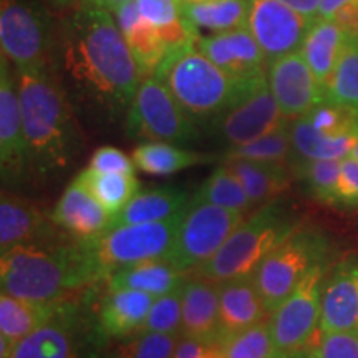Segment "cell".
Returning <instances> with one entry per match:
<instances>
[{
	"label": "cell",
	"mask_w": 358,
	"mask_h": 358,
	"mask_svg": "<svg viewBox=\"0 0 358 358\" xmlns=\"http://www.w3.org/2000/svg\"><path fill=\"white\" fill-rule=\"evenodd\" d=\"M110 13L78 3L62 27L55 60L75 96L115 122L128 113L143 78Z\"/></svg>",
	"instance_id": "6da1fadb"
},
{
	"label": "cell",
	"mask_w": 358,
	"mask_h": 358,
	"mask_svg": "<svg viewBox=\"0 0 358 358\" xmlns=\"http://www.w3.org/2000/svg\"><path fill=\"white\" fill-rule=\"evenodd\" d=\"M27 145V168L40 176L64 171L82 148L69 93L55 69L15 70Z\"/></svg>",
	"instance_id": "7a4b0ae2"
},
{
	"label": "cell",
	"mask_w": 358,
	"mask_h": 358,
	"mask_svg": "<svg viewBox=\"0 0 358 358\" xmlns=\"http://www.w3.org/2000/svg\"><path fill=\"white\" fill-rule=\"evenodd\" d=\"M92 266L78 239L73 243L40 241L2 252L0 287L13 297L35 302H58L95 284Z\"/></svg>",
	"instance_id": "3957f363"
},
{
	"label": "cell",
	"mask_w": 358,
	"mask_h": 358,
	"mask_svg": "<svg viewBox=\"0 0 358 358\" xmlns=\"http://www.w3.org/2000/svg\"><path fill=\"white\" fill-rule=\"evenodd\" d=\"M267 75V73H266ZM166 85L196 124H211L234 103L250 83H239L199 52L196 43L174 48L155 75ZM259 80V78H257Z\"/></svg>",
	"instance_id": "277c9868"
},
{
	"label": "cell",
	"mask_w": 358,
	"mask_h": 358,
	"mask_svg": "<svg viewBox=\"0 0 358 358\" xmlns=\"http://www.w3.org/2000/svg\"><path fill=\"white\" fill-rule=\"evenodd\" d=\"M299 229V219L280 203H268L243 221L194 275L214 282L250 277L264 259Z\"/></svg>",
	"instance_id": "5b68a950"
},
{
	"label": "cell",
	"mask_w": 358,
	"mask_h": 358,
	"mask_svg": "<svg viewBox=\"0 0 358 358\" xmlns=\"http://www.w3.org/2000/svg\"><path fill=\"white\" fill-rule=\"evenodd\" d=\"M182 213L166 221L118 226L92 239L80 241L95 280L105 282L120 268L168 257Z\"/></svg>",
	"instance_id": "8992f818"
},
{
	"label": "cell",
	"mask_w": 358,
	"mask_h": 358,
	"mask_svg": "<svg viewBox=\"0 0 358 358\" xmlns=\"http://www.w3.org/2000/svg\"><path fill=\"white\" fill-rule=\"evenodd\" d=\"M327 237L319 231L297 229L259 264L252 280L268 315L317 264L325 262Z\"/></svg>",
	"instance_id": "52a82bcc"
},
{
	"label": "cell",
	"mask_w": 358,
	"mask_h": 358,
	"mask_svg": "<svg viewBox=\"0 0 358 358\" xmlns=\"http://www.w3.org/2000/svg\"><path fill=\"white\" fill-rule=\"evenodd\" d=\"M0 47L15 70H48L55 65L58 40L42 8L24 0H2Z\"/></svg>",
	"instance_id": "ba28073f"
},
{
	"label": "cell",
	"mask_w": 358,
	"mask_h": 358,
	"mask_svg": "<svg viewBox=\"0 0 358 358\" xmlns=\"http://www.w3.org/2000/svg\"><path fill=\"white\" fill-rule=\"evenodd\" d=\"M292 164L307 159H345L358 143V113L324 100L290 123Z\"/></svg>",
	"instance_id": "9c48e42d"
},
{
	"label": "cell",
	"mask_w": 358,
	"mask_h": 358,
	"mask_svg": "<svg viewBox=\"0 0 358 358\" xmlns=\"http://www.w3.org/2000/svg\"><path fill=\"white\" fill-rule=\"evenodd\" d=\"M245 214L192 199L181 216L168 261L189 272L208 262L227 237L244 221Z\"/></svg>",
	"instance_id": "30bf717a"
},
{
	"label": "cell",
	"mask_w": 358,
	"mask_h": 358,
	"mask_svg": "<svg viewBox=\"0 0 358 358\" xmlns=\"http://www.w3.org/2000/svg\"><path fill=\"white\" fill-rule=\"evenodd\" d=\"M127 133L131 140L174 145L191 143L199 136L196 123L156 77L141 80L127 113Z\"/></svg>",
	"instance_id": "8fae6325"
},
{
	"label": "cell",
	"mask_w": 358,
	"mask_h": 358,
	"mask_svg": "<svg viewBox=\"0 0 358 358\" xmlns=\"http://www.w3.org/2000/svg\"><path fill=\"white\" fill-rule=\"evenodd\" d=\"M324 280L325 262H322L312 267L289 297L268 315V327L279 353L299 355L319 330Z\"/></svg>",
	"instance_id": "7c38bea8"
},
{
	"label": "cell",
	"mask_w": 358,
	"mask_h": 358,
	"mask_svg": "<svg viewBox=\"0 0 358 358\" xmlns=\"http://www.w3.org/2000/svg\"><path fill=\"white\" fill-rule=\"evenodd\" d=\"M290 120L282 113L264 75L241 93L211 128L229 148L245 145L275 131Z\"/></svg>",
	"instance_id": "4fadbf2b"
},
{
	"label": "cell",
	"mask_w": 358,
	"mask_h": 358,
	"mask_svg": "<svg viewBox=\"0 0 358 358\" xmlns=\"http://www.w3.org/2000/svg\"><path fill=\"white\" fill-rule=\"evenodd\" d=\"M92 343L101 347L96 334L87 332L82 307L65 299L50 319L13 347L10 358H87Z\"/></svg>",
	"instance_id": "5bb4252c"
},
{
	"label": "cell",
	"mask_w": 358,
	"mask_h": 358,
	"mask_svg": "<svg viewBox=\"0 0 358 358\" xmlns=\"http://www.w3.org/2000/svg\"><path fill=\"white\" fill-rule=\"evenodd\" d=\"M248 29L267 58V65L277 58L301 52L313 20L301 15L279 0H249Z\"/></svg>",
	"instance_id": "9a60e30c"
},
{
	"label": "cell",
	"mask_w": 358,
	"mask_h": 358,
	"mask_svg": "<svg viewBox=\"0 0 358 358\" xmlns=\"http://www.w3.org/2000/svg\"><path fill=\"white\" fill-rule=\"evenodd\" d=\"M267 83L282 113L289 120L306 115L325 100V90L301 52L280 57L267 65Z\"/></svg>",
	"instance_id": "2e32d148"
},
{
	"label": "cell",
	"mask_w": 358,
	"mask_h": 358,
	"mask_svg": "<svg viewBox=\"0 0 358 358\" xmlns=\"http://www.w3.org/2000/svg\"><path fill=\"white\" fill-rule=\"evenodd\" d=\"M196 47L239 83H250L267 73V58L248 27L199 37Z\"/></svg>",
	"instance_id": "e0dca14e"
},
{
	"label": "cell",
	"mask_w": 358,
	"mask_h": 358,
	"mask_svg": "<svg viewBox=\"0 0 358 358\" xmlns=\"http://www.w3.org/2000/svg\"><path fill=\"white\" fill-rule=\"evenodd\" d=\"M0 163L3 178L20 176L27 168L17 75L6 57L0 60Z\"/></svg>",
	"instance_id": "ac0fdd59"
},
{
	"label": "cell",
	"mask_w": 358,
	"mask_h": 358,
	"mask_svg": "<svg viewBox=\"0 0 358 358\" xmlns=\"http://www.w3.org/2000/svg\"><path fill=\"white\" fill-rule=\"evenodd\" d=\"M320 330L350 332L358 329V257L335 264L322 289Z\"/></svg>",
	"instance_id": "d6986e66"
},
{
	"label": "cell",
	"mask_w": 358,
	"mask_h": 358,
	"mask_svg": "<svg viewBox=\"0 0 358 358\" xmlns=\"http://www.w3.org/2000/svg\"><path fill=\"white\" fill-rule=\"evenodd\" d=\"M64 229L47 217L42 209L30 201L2 191L0 198V250L15 248L20 244L40 243V241H62Z\"/></svg>",
	"instance_id": "ffe728a7"
},
{
	"label": "cell",
	"mask_w": 358,
	"mask_h": 358,
	"mask_svg": "<svg viewBox=\"0 0 358 358\" xmlns=\"http://www.w3.org/2000/svg\"><path fill=\"white\" fill-rule=\"evenodd\" d=\"M155 299L141 290L106 289L98 306L95 322L100 345L140 332Z\"/></svg>",
	"instance_id": "44dd1931"
},
{
	"label": "cell",
	"mask_w": 358,
	"mask_h": 358,
	"mask_svg": "<svg viewBox=\"0 0 358 358\" xmlns=\"http://www.w3.org/2000/svg\"><path fill=\"white\" fill-rule=\"evenodd\" d=\"M111 217L113 216L77 179L66 186L52 213L53 222L78 241L100 236L110 227Z\"/></svg>",
	"instance_id": "7402d4cb"
},
{
	"label": "cell",
	"mask_w": 358,
	"mask_h": 358,
	"mask_svg": "<svg viewBox=\"0 0 358 358\" xmlns=\"http://www.w3.org/2000/svg\"><path fill=\"white\" fill-rule=\"evenodd\" d=\"M268 319L252 275L219 282V337L222 342Z\"/></svg>",
	"instance_id": "603a6c76"
},
{
	"label": "cell",
	"mask_w": 358,
	"mask_h": 358,
	"mask_svg": "<svg viewBox=\"0 0 358 358\" xmlns=\"http://www.w3.org/2000/svg\"><path fill=\"white\" fill-rule=\"evenodd\" d=\"M181 335L199 340H221L219 337V282L199 275L187 277L182 285Z\"/></svg>",
	"instance_id": "cb8c5ba5"
},
{
	"label": "cell",
	"mask_w": 358,
	"mask_h": 358,
	"mask_svg": "<svg viewBox=\"0 0 358 358\" xmlns=\"http://www.w3.org/2000/svg\"><path fill=\"white\" fill-rule=\"evenodd\" d=\"M116 24L122 30L131 50L138 69L141 71V78L153 77L164 57L169 53V47L161 38V35L143 19L138 10L136 0H129L113 12Z\"/></svg>",
	"instance_id": "d4e9b609"
},
{
	"label": "cell",
	"mask_w": 358,
	"mask_h": 358,
	"mask_svg": "<svg viewBox=\"0 0 358 358\" xmlns=\"http://www.w3.org/2000/svg\"><path fill=\"white\" fill-rule=\"evenodd\" d=\"M186 279L187 272L164 257L120 268L105 280V285L106 289H133L161 297L185 285Z\"/></svg>",
	"instance_id": "484cf974"
},
{
	"label": "cell",
	"mask_w": 358,
	"mask_h": 358,
	"mask_svg": "<svg viewBox=\"0 0 358 358\" xmlns=\"http://www.w3.org/2000/svg\"><path fill=\"white\" fill-rule=\"evenodd\" d=\"M189 203V194L179 187L166 186L140 191L122 211L111 217L108 229L127 226V224L166 221V219H171L185 211Z\"/></svg>",
	"instance_id": "4316f807"
},
{
	"label": "cell",
	"mask_w": 358,
	"mask_h": 358,
	"mask_svg": "<svg viewBox=\"0 0 358 358\" xmlns=\"http://www.w3.org/2000/svg\"><path fill=\"white\" fill-rule=\"evenodd\" d=\"M347 38L348 32L335 20L315 19L310 24L301 53L324 90L342 57Z\"/></svg>",
	"instance_id": "83f0119b"
},
{
	"label": "cell",
	"mask_w": 358,
	"mask_h": 358,
	"mask_svg": "<svg viewBox=\"0 0 358 358\" xmlns=\"http://www.w3.org/2000/svg\"><path fill=\"white\" fill-rule=\"evenodd\" d=\"M131 158L134 166L141 173L151 174V176H169L185 169L211 163L216 159V156L185 150L174 143L145 141L134 148Z\"/></svg>",
	"instance_id": "f1b7e54d"
},
{
	"label": "cell",
	"mask_w": 358,
	"mask_h": 358,
	"mask_svg": "<svg viewBox=\"0 0 358 358\" xmlns=\"http://www.w3.org/2000/svg\"><path fill=\"white\" fill-rule=\"evenodd\" d=\"M224 164H227L239 179L254 208L272 203L289 186V173L285 164L250 159L224 161Z\"/></svg>",
	"instance_id": "f546056e"
},
{
	"label": "cell",
	"mask_w": 358,
	"mask_h": 358,
	"mask_svg": "<svg viewBox=\"0 0 358 358\" xmlns=\"http://www.w3.org/2000/svg\"><path fill=\"white\" fill-rule=\"evenodd\" d=\"M64 301L35 302L0 294V337L7 338L13 345L45 324L58 310Z\"/></svg>",
	"instance_id": "4dcf8cb0"
},
{
	"label": "cell",
	"mask_w": 358,
	"mask_h": 358,
	"mask_svg": "<svg viewBox=\"0 0 358 358\" xmlns=\"http://www.w3.org/2000/svg\"><path fill=\"white\" fill-rule=\"evenodd\" d=\"M141 17L166 42L169 52L199 40L194 29L182 15V0H136Z\"/></svg>",
	"instance_id": "1f68e13d"
},
{
	"label": "cell",
	"mask_w": 358,
	"mask_h": 358,
	"mask_svg": "<svg viewBox=\"0 0 358 358\" xmlns=\"http://www.w3.org/2000/svg\"><path fill=\"white\" fill-rule=\"evenodd\" d=\"M249 3V0H182V15L198 30L203 29L211 34L229 32L248 27Z\"/></svg>",
	"instance_id": "d6a6232c"
},
{
	"label": "cell",
	"mask_w": 358,
	"mask_h": 358,
	"mask_svg": "<svg viewBox=\"0 0 358 358\" xmlns=\"http://www.w3.org/2000/svg\"><path fill=\"white\" fill-rule=\"evenodd\" d=\"M75 179L95 196L98 203L111 216L122 211L124 206L140 192V181L134 174L100 173L92 168H85Z\"/></svg>",
	"instance_id": "836d02e7"
},
{
	"label": "cell",
	"mask_w": 358,
	"mask_h": 358,
	"mask_svg": "<svg viewBox=\"0 0 358 358\" xmlns=\"http://www.w3.org/2000/svg\"><path fill=\"white\" fill-rule=\"evenodd\" d=\"M325 100L358 113V34H348L342 57L325 85Z\"/></svg>",
	"instance_id": "e575fe53"
},
{
	"label": "cell",
	"mask_w": 358,
	"mask_h": 358,
	"mask_svg": "<svg viewBox=\"0 0 358 358\" xmlns=\"http://www.w3.org/2000/svg\"><path fill=\"white\" fill-rule=\"evenodd\" d=\"M181 335L138 332L111 340L100 358H173Z\"/></svg>",
	"instance_id": "d590c367"
},
{
	"label": "cell",
	"mask_w": 358,
	"mask_h": 358,
	"mask_svg": "<svg viewBox=\"0 0 358 358\" xmlns=\"http://www.w3.org/2000/svg\"><path fill=\"white\" fill-rule=\"evenodd\" d=\"M192 199L206 201V203L221 206V208L232 209V211H239L243 214L249 213L254 208L241 181L227 164L214 169L211 176L199 186Z\"/></svg>",
	"instance_id": "8d00e7d4"
},
{
	"label": "cell",
	"mask_w": 358,
	"mask_h": 358,
	"mask_svg": "<svg viewBox=\"0 0 358 358\" xmlns=\"http://www.w3.org/2000/svg\"><path fill=\"white\" fill-rule=\"evenodd\" d=\"M290 158H292V134H290V123H287L259 140L229 148L222 156V163L234 159H250L285 164Z\"/></svg>",
	"instance_id": "74e56055"
},
{
	"label": "cell",
	"mask_w": 358,
	"mask_h": 358,
	"mask_svg": "<svg viewBox=\"0 0 358 358\" xmlns=\"http://www.w3.org/2000/svg\"><path fill=\"white\" fill-rule=\"evenodd\" d=\"M295 176L306 182L307 189L324 204H337V182L342 159H307L294 163Z\"/></svg>",
	"instance_id": "f35d334b"
},
{
	"label": "cell",
	"mask_w": 358,
	"mask_h": 358,
	"mask_svg": "<svg viewBox=\"0 0 358 358\" xmlns=\"http://www.w3.org/2000/svg\"><path fill=\"white\" fill-rule=\"evenodd\" d=\"M277 353L279 352L268 327V319L232 335L224 342L226 358H272Z\"/></svg>",
	"instance_id": "ab89813d"
},
{
	"label": "cell",
	"mask_w": 358,
	"mask_h": 358,
	"mask_svg": "<svg viewBox=\"0 0 358 358\" xmlns=\"http://www.w3.org/2000/svg\"><path fill=\"white\" fill-rule=\"evenodd\" d=\"M182 285L173 292L156 297L140 332L181 335Z\"/></svg>",
	"instance_id": "60d3db41"
},
{
	"label": "cell",
	"mask_w": 358,
	"mask_h": 358,
	"mask_svg": "<svg viewBox=\"0 0 358 358\" xmlns=\"http://www.w3.org/2000/svg\"><path fill=\"white\" fill-rule=\"evenodd\" d=\"M307 358H358V335L350 332L317 330L306 350Z\"/></svg>",
	"instance_id": "b9f144b4"
},
{
	"label": "cell",
	"mask_w": 358,
	"mask_h": 358,
	"mask_svg": "<svg viewBox=\"0 0 358 358\" xmlns=\"http://www.w3.org/2000/svg\"><path fill=\"white\" fill-rule=\"evenodd\" d=\"M88 168L100 173H123L134 174L136 166L131 156L123 153L122 150L115 146H101L90 158Z\"/></svg>",
	"instance_id": "7bdbcfd3"
},
{
	"label": "cell",
	"mask_w": 358,
	"mask_h": 358,
	"mask_svg": "<svg viewBox=\"0 0 358 358\" xmlns=\"http://www.w3.org/2000/svg\"><path fill=\"white\" fill-rule=\"evenodd\" d=\"M338 206H358V161L353 158L342 159V169L337 182Z\"/></svg>",
	"instance_id": "ee69618b"
},
{
	"label": "cell",
	"mask_w": 358,
	"mask_h": 358,
	"mask_svg": "<svg viewBox=\"0 0 358 358\" xmlns=\"http://www.w3.org/2000/svg\"><path fill=\"white\" fill-rule=\"evenodd\" d=\"M173 358H226L221 340H199L191 337L179 338Z\"/></svg>",
	"instance_id": "f6af8a7d"
},
{
	"label": "cell",
	"mask_w": 358,
	"mask_h": 358,
	"mask_svg": "<svg viewBox=\"0 0 358 358\" xmlns=\"http://www.w3.org/2000/svg\"><path fill=\"white\" fill-rule=\"evenodd\" d=\"M352 6H358V0H320L319 17L317 19L334 20L338 12Z\"/></svg>",
	"instance_id": "bcb514c9"
},
{
	"label": "cell",
	"mask_w": 358,
	"mask_h": 358,
	"mask_svg": "<svg viewBox=\"0 0 358 358\" xmlns=\"http://www.w3.org/2000/svg\"><path fill=\"white\" fill-rule=\"evenodd\" d=\"M279 2L310 20H315L319 17L320 0H279Z\"/></svg>",
	"instance_id": "7dc6e473"
},
{
	"label": "cell",
	"mask_w": 358,
	"mask_h": 358,
	"mask_svg": "<svg viewBox=\"0 0 358 358\" xmlns=\"http://www.w3.org/2000/svg\"><path fill=\"white\" fill-rule=\"evenodd\" d=\"M129 2V0H78V3H83V6H90V7H98L103 8V10L108 12H115L116 8L122 7L123 3Z\"/></svg>",
	"instance_id": "c3c4849f"
},
{
	"label": "cell",
	"mask_w": 358,
	"mask_h": 358,
	"mask_svg": "<svg viewBox=\"0 0 358 358\" xmlns=\"http://www.w3.org/2000/svg\"><path fill=\"white\" fill-rule=\"evenodd\" d=\"M53 6L60 7V8H66V7H71L73 3H78V0H50Z\"/></svg>",
	"instance_id": "681fc988"
},
{
	"label": "cell",
	"mask_w": 358,
	"mask_h": 358,
	"mask_svg": "<svg viewBox=\"0 0 358 358\" xmlns=\"http://www.w3.org/2000/svg\"><path fill=\"white\" fill-rule=\"evenodd\" d=\"M348 158H353V159L358 161V143L355 145V148L352 150V153H350V156H348Z\"/></svg>",
	"instance_id": "f907efd6"
},
{
	"label": "cell",
	"mask_w": 358,
	"mask_h": 358,
	"mask_svg": "<svg viewBox=\"0 0 358 358\" xmlns=\"http://www.w3.org/2000/svg\"><path fill=\"white\" fill-rule=\"evenodd\" d=\"M272 358H295V355H285V353H277L275 357Z\"/></svg>",
	"instance_id": "816d5d0a"
},
{
	"label": "cell",
	"mask_w": 358,
	"mask_h": 358,
	"mask_svg": "<svg viewBox=\"0 0 358 358\" xmlns=\"http://www.w3.org/2000/svg\"><path fill=\"white\" fill-rule=\"evenodd\" d=\"M295 358H307L306 353H299V355H295Z\"/></svg>",
	"instance_id": "f5cc1de1"
},
{
	"label": "cell",
	"mask_w": 358,
	"mask_h": 358,
	"mask_svg": "<svg viewBox=\"0 0 358 358\" xmlns=\"http://www.w3.org/2000/svg\"><path fill=\"white\" fill-rule=\"evenodd\" d=\"M185 2H201V0H185Z\"/></svg>",
	"instance_id": "db71d44e"
},
{
	"label": "cell",
	"mask_w": 358,
	"mask_h": 358,
	"mask_svg": "<svg viewBox=\"0 0 358 358\" xmlns=\"http://www.w3.org/2000/svg\"><path fill=\"white\" fill-rule=\"evenodd\" d=\"M355 332H357V335H358V329H357V330H355Z\"/></svg>",
	"instance_id": "11a10c76"
}]
</instances>
